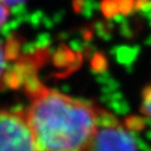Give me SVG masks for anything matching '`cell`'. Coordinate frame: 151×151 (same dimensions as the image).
<instances>
[{
	"mask_svg": "<svg viewBox=\"0 0 151 151\" xmlns=\"http://www.w3.org/2000/svg\"><path fill=\"white\" fill-rule=\"evenodd\" d=\"M29 129L37 151H87L102 111L92 103L47 87L36 76L26 84Z\"/></svg>",
	"mask_w": 151,
	"mask_h": 151,
	"instance_id": "6da1fadb",
	"label": "cell"
},
{
	"mask_svg": "<svg viewBox=\"0 0 151 151\" xmlns=\"http://www.w3.org/2000/svg\"><path fill=\"white\" fill-rule=\"evenodd\" d=\"M8 1V4L10 6H12V5H17V4H19V2H22V0H7Z\"/></svg>",
	"mask_w": 151,
	"mask_h": 151,
	"instance_id": "52a82bcc",
	"label": "cell"
},
{
	"mask_svg": "<svg viewBox=\"0 0 151 151\" xmlns=\"http://www.w3.org/2000/svg\"><path fill=\"white\" fill-rule=\"evenodd\" d=\"M10 49L0 42V86H5L11 80Z\"/></svg>",
	"mask_w": 151,
	"mask_h": 151,
	"instance_id": "277c9868",
	"label": "cell"
},
{
	"mask_svg": "<svg viewBox=\"0 0 151 151\" xmlns=\"http://www.w3.org/2000/svg\"><path fill=\"white\" fill-rule=\"evenodd\" d=\"M9 8L10 5L7 0H0V28L5 25L9 17Z\"/></svg>",
	"mask_w": 151,
	"mask_h": 151,
	"instance_id": "8992f818",
	"label": "cell"
},
{
	"mask_svg": "<svg viewBox=\"0 0 151 151\" xmlns=\"http://www.w3.org/2000/svg\"><path fill=\"white\" fill-rule=\"evenodd\" d=\"M140 111L143 115L151 119V83L145 88V91L142 93Z\"/></svg>",
	"mask_w": 151,
	"mask_h": 151,
	"instance_id": "5b68a950",
	"label": "cell"
},
{
	"mask_svg": "<svg viewBox=\"0 0 151 151\" xmlns=\"http://www.w3.org/2000/svg\"><path fill=\"white\" fill-rule=\"evenodd\" d=\"M0 151H37L25 112L0 111Z\"/></svg>",
	"mask_w": 151,
	"mask_h": 151,
	"instance_id": "7a4b0ae2",
	"label": "cell"
},
{
	"mask_svg": "<svg viewBox=\"0 0 151 151\" xmlns=\"http://www.w3.org/2000/svg\"><path fill=\"white\" fill-rule=\"evenodd\" d=\"M87 151H138V147L119 120L103 112Z\"/></svg>",
	"mask_w": 151,
	"mask_h": 151,
	"instance_id": "3957f363",
	"label": "cell"
}]
</instances>
